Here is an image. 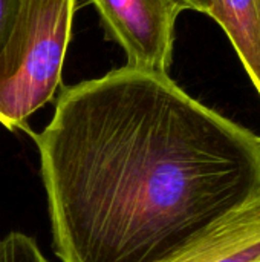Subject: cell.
<instances>
[{
    "label": "cell",
    "mask_w": 260,
    "mask_h": 262,
    "mask_svg": "<svg viewBox=\"0 0 260 262\" xmlns=\"http://www.w3.org/2000/svg\"><path fill=\"white\" fill-rule=\"evenodd\" d=\"M107 34L124 49L129 68L169 74L184 0H90Z\"/></svg>",
    "instance_id": "3957f363"
},
{
    "label": "cell",
    "mask_w": 260,
    "mask_h": 262,
    "mask_svg": "<svg viewBox=\"0 0 260 262\" xmlns=\"http://www.w3.org/2000/svg\"><path fill=\"white\" fill-rule=\"evenodd\" d=\"M77 0H21L0 48V123L25 129L61 81Z\"/></svg>",
    "instance_id": "7a4b0ae2"
},
{
    "label": "cell",
    "mask_w": 260,
    "mask_h": 262,
    "mask_svg": "<svg viewBox=\"0 0 260 262\" xmlns=\"http://www.w3.org/2000/svg\"><path fill=\"white\" fill-rule=\"evenodd\" d=\"M21 0H0V48L3 46Z\"/></svg>",
    "instance_id": "52a82bcc"
},
{
    "label": "cell",
    "mask_w": 260,
    "mask_h": 262,
    "mask_svg": "<svg viewBox=\"0 0 260 262\" xmlns=\"http://www.w3.org/2000/svg\"><path fill=\"white\" fill-rule=\"evenodd\" d=\"M0 262H49L37 243L20 232H11L0 239Z\"/></svg>",
    "instance_id": "8992f818"
},
{
    "label": "cell",
    "mask_w": 260,
    "mask_h": 262,
    "mask_svg": "<svg viewBox=\"0 0 260 262\" xmlns=\"http://www.w3.org/2000/svg\"><path fill=\"white\" fill-rule=\"evenodd\" d=\"M257 262H260V259H259V261H257Z\"/></svg>",
    "instance_id": "9c48e42d"
},
{
    "label": "cell",
    "mask_w": 260,
    "mask_h": 262,
    "mask_svg": "<svg viewBox=\"0 0 260 262\" xmlns=\"http://www.w3.org/2000/svg\"><path fill=\"white\" fill-rule=\"evenodd\" d=\"M208 15L227 34L260 95V0H211Z\"/></svg>",
    "instance_id": "5b68a950"
},
{
    "label": "cell",
    "mask_w": 260,
    "mask_h": 262,
    "mask_svg": "<svg viewBox=\"0 0 260 262\" xmlns=\"http://www.w3.org/2000/svg\"><path fill=\"white\" fill-rule=\"evenodd\" d=\"M61 262H162L260 192V137L169 74L66 88L32 134Z\"/></svg>",
    "instance_id": "6da1fadb"
},
{
    "label": "cell",
    "mask_w": 260,
    "mask_h": 262,
    "mask_svg": "<svg viewBox=\"0 0 260 262\" xmlns=\"http://www.w3.org/2000/svg\"><path fill=\"white\" fill-rule=\"evenodd\" d=\"M259 259L260 192L221 216L162 262H257Z\"/></svg>",
    "instance_id": "277c9868"
},
{
    "label": "cell",
    "mask_w": 260,
    "mask_h": 262,
    "mask_svg": "<svg viewBox=\"0 0 260 262\" xmlns=\"http://www.w3.org/2000/svg\"><path fill=\"white\" fill-rule=\"evenodd\" d=\"M184 3L188 6V9L204 12V14H208L211 8V0H184Z\"/></svg>",
    "instance_id": "ba28073f"
}]
</instances>
